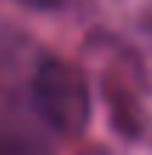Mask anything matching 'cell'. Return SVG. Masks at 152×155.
<instances>
[{
    "label": "cell",
    "instance_id": "obj_1",
    "mask_svg": "<svg viewBox=\"0 0 152 155\" xmlns=\"http://www.w3.org/2000/svg\"><path fill=\"white\" fill-rule=\"evenodd\" d=\"M34 109L60 135H80L92 115L86 78L63 58H43L32 78Z\"/></svg>",
    "mask_w": 152,
    "mask_h": 155
},
{
    "label": "cell",
    "instance_id": "obj_2",
    "mask_svg": "<svg viewBox=\"0 0 152 155\" xmlns=\"http://www.w3.org/2000/svg\"><path fill=\"white\" fill-rule=\"evenodd\" d=\"M17 3H23L26 9H34V12H55L63 0H17Z\"/></svg>",
    "mask_w": 152,
    "mask_h": 155
}]
</instances>
